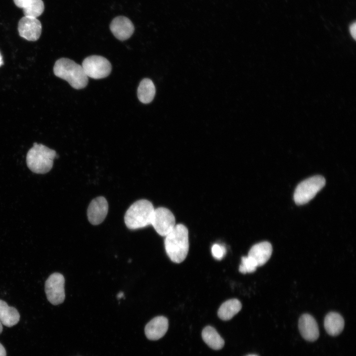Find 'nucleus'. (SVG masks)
I'll return each mask as SVG.
<instances>
[{
	"instance_id": "f257e3e1",
	"label": "nucleus",
	"mask_w": 356,
	"mask_h": 356,
	"mask_svg": "<svg viewBox=\"0 0 356 356\" xmlns=\"http://www.w3.org/2000/svg\"><path fill=\"white\" fill-rule=\"evenodd\" d=\"M165 237V250L169 258L176 263L183 262L189 250L188 231L186 227L182 224H177Z\"/></svg>"
},
{
	"instance_id": "f03ea898",
	"label": "nucleus",
	"mask_w": 356,
	"mask_h": 356,
	"mask_svg": "<svg viewBox=\"0 0 356 356\" xmlns=\"http://www.w3.org/2000/svg\"><path fill=\"white\" fill-rule=\"evenodd\" d=\"M54 75L67 82L76 89L84 88L88 84V77L82 65L67 58L58 59L53 66Z\"/></svg>"
},
{
	"instance_id": "7ed1b4c3",
	"label": "nucleus",
	"mask_w": 356,
	"mask_h": 356,
	"mask_svg": "<svg viewBox=\"0 0 356 356\" xmlns=\"http://www.w3.org/2000/svg\"><path fill=\"white\" fill-rule=\"evenodd\" d=\"M56 152L42 144L35 142L28 151L26 163L29 169L36 174H45L52 168Z\"/></svg>"
},
{
	"instance_id": "20e7f679",
	"label": "nucleus",
	"mask_w": 356,
	"mask_h": 356,
	"mask_svg": "<svg viewBox=\"0 0 356 356\" xmlns=\"http://www.w3.org/2000/svg\"><path fill=\"white\" fill-rule=\"evenodd\" d=\"M154 208L149 201L141 199L134 202L127 210L124 221L130 229L143 228L151 224Z\"/></svg>"
},
{
	"instance_id": "39448f33",
	"label": "nucleus",
	"mask_w": 356,
	"mask_h": 356,
	"mask_svg": "<svg viewBox=\"0 0 356 356\" xmlns=\"http://www.w3.org/2000/svg\"><path fill=\"white\" fill-rule=\"evenodd\" d=\"M325 179L315 176L300 182L295 189L294 200L297 205H303L312 200L325 185Z\"/></svg>"
},
{
	"instance_id": "423d86ee",
	"label": "nucleus",
	"mask_w": 356,
	"mask_h": 356,
	"mask_svg": "<svg viewBox=\"0 0 356 356\" xmlns=\"http://www.w3.org/2000/svg\"><path fill=\"white\" fill-rule=\"evenodd\" d=\"M82 66L87 76L94 79L105 78L111 71L110 62L98 55L87 57L83 60Z\"/></svg>"
},
{
	"instance_id": "0eeeda50",
	"label": "nucleus",
	"mask_w": 356,
	"mask_h": 356,
	"mask_svg": "<svg viewBox=\"0 0 356 356\" xmlns=\"http://www.w3.org/2000/svg\"><path fill=\"white\" fill-rule=\"evenodd\" d=\"M64 283L63 275L58 272L51 274L46 280L45 292L47 299L52 305H57L64 302L65 297Z\"/></svg>"
},
{
	"instance_id": "6e6552de",
	"label": "nucleus",
	"mask_w": 356,
	"mask_h": 356,
	"mask_svg": "<svg viewBox=\"0 0 356 356\" xmlns=\"http://www.w3.org/2000/svg\"><path fill=\"white\" fill-rule=\"evenodd\" d=\"M151 225L159 235L166 236L176 225L175 216L166 208H157L154 209Z\"/></svg>"
},
{
	"instance_id": "1a4fd4ad",
	"label": "nucleus",
	"mask_w": 356,
	"mask_h": 356,
	"mask_svg": "<svg viewBox=\"0 0 356 356\" xmlns=\"http://www.w3.org/2000/svg\"><path fill=\"white\" fill-rule=\"evenodd\" d=\"M18 30L20 37L29 41H36L41 35L42 24L37 18L24 16L19 21Z\"/></svg>"
},
{
	"instance_id": "9d476101",
	"label": "nucleus",
	"mask_w": 356,
	"mask_h": 356,
	"mask_svg": "<svg viewBox=\"0 0 356 356\" xmlns=\"http://www.w3.org/2000/svg\"><path fill=\"white\" fill-rule=\"evenodd\" d=\"M108 210V202L104 197L99 196L93 199L87 211L89 222L93 225L100 224L106 218Z\"/></svg>"
},
{
	"instance_id": "9b49d317",
	"label": "nucleus",
	"mask_w": 356,
	"mask_h": 356,
	"mask_svg": "<svg viewBox=\"0 0 356 356\" xmlns=\"http://www.w3.org/2000/svg\"><path fill=\"white\" fill-rule=\"evenodd\" d=\"M110 29L113 35L120 41L130 38L134 30L132 22L127 17L119 16L114 18L110 25Z\"/></svg>"
},
{
	"instance_id": "f8f14e48",
	"label": "nucleus",
	"mask_w": 356,
	"mask_h": 356,
	"mask_svg": "<svg viewBox=\"0 0 356 356\" xmlns=\"http://www.w3.org/2000/svg\"><path fill=\"white\" fill-rule=\"evenodd\" d=\"M168 326V320L166 317L156 316L146 325L144 329L145 335L149 340H158L166 334Z\"/></svg>"
},
{
	"instance_id": "ddd939ff",
	"label": "nucleus",
	"mask_w": 356,
	"mask_h": 356,
	"mask_svg": "<svg viewBox=\"0 0 356 356\" xmlns=\"http://www.w3.org/2000/svg\"><path fill=\"white\" fill-rule=\"evenodd\" d=\"M299 329L302 337L309 341H314L319 336V330L315 319L309 314H304L299 318Z\"/></svg>"
},
{
	"instance_id": "4468645a",
	"label": "nucleus",
	"mask_w": 356,
	"mask_h": 356,
	"mask_svg": "<svg viewBox=\"0 0 356 356\" xmlns=\"http://www.w3.org/2000/svg\"><path fill=\"white\" fill-rule=\"evenodd\" d=\"M272 251L271 244L267 241H263L254 245L250 249L248 256L259 267L267 262L271 255Z\"/></svg>"
},
{
	"instance_id": "2eb2a0df",
	"label": "nucleus",
	"mask_w": 356,
	"mask_h": 356,
	"mask_svg": "<svg viewBox=\"0 0 356 356\" xmlns=\"http://www.w3.org/2000/svg\"><path fill=\"white\" fill-rule=\"evenodd\" d=\"M19 319L20 314L17 309L0 299V320L2 325L10 327L16 325Z\"/></svg>"
},
{
	"instance_id": "dca6fc26",
	"label": "nucleus",
	"mask_w": 356,
	"mask_h": 356,
	"mask_svg": "<svg viewBox=\"0 0 356 356\" xmlns=\"http://www.w3.org/2000/svg\"><path fill=\"white\" fill-rule=\"evenodd\" d=\"M324 326L328 334L331 336H336L342 331L344 327V320L339 313L330 312L324 318Z\"/></svg>"
},
{
	"instance_id": "f3484780",
	"label": "nucleus",
	"mask_w": 356,
	"mask_h": 356,
	"mask_svg": "<svg viewBox=\"0 0 356 356\" xmlns=\"http://www.w3.org/2000/svg\"><path fill=\"white\" fill-rule=\"evenodd\" d=\"M241 308V303L238 300L230 299L222 304L218 311V315L221 319L228 320L237 314Z\"/></svg>"
},
{
	"instance_id": "a211bd4d",
	"label": "nucleus",
	"mask_w": 356,
	"mask_h": 356,
	"mask_svg": "<svg viewBox=\"0 0 356 356\" xmlns=\"http://www.w3.org/2000/svg\"><path fill=\"white\" fill-rule=\"evenodd\" d=\"M202 337L208 346L214 350H220L224 346L223 339L216 330L211 326H207L203 329L202 332Z\"/></svg>"
},
{
	"instance_id": "6ab92c4d",
	"label": "nucleus",
	"mask_w": 356,
	"mask_h": 356,
	"mask_svg": "<svg viewBox=\"0 0 356 356\" xmlns=\"http://www.w3.org/2000/svg\"><path fill=\"white\" fill-rule=\"evenodd\" d=\"M155 94V87L149 79L141 80L137 88V97L139 100L145 104L150 103Z\"/></svg>"
},
{
	"instance_id": "aec40b11",
	"label": "nucleus",
	"mask_w": 356,
	"mask_h": 356,
	"mask_svg": "<svg viewBox=\"0 0 356 356\" xmlns=\"http://www.w3.org/2000/svg\"><path fill=\"white\" fill-rule=\"evenodd\" d=\"M44 4L42 0H32L24 8L23 13L25 16L37 18L44 10Z\"/></svg>"
},
{
	"instance_id": "412c9836",
	"label": "nucleus",
	"mask_w": 356,
	"mask_h": 356,
	"mask_svg": "<svg viewBox=\"0 0 356 356\" xmlns=\"http://www.w3.org/2000/svg\"><path fill=\"white\" fill-rule=\"evenodd\" d=\"M258 267L256 263L249 256L242 257L239 271L242 273L254 272Z\"/></svg>"
},
{
	"instance_id": "4be33fe9",
	"label": "nucleus",
	"mask_w": 356,
	"mask_h": 356,
	"mask_svg": "<svg viewBox=\"0 0 356 356\" xmlns=\"http://www.w3.org/2000/svg\"><path fill=\"white\" fill-rule=\"evenodd\" d=\"M212 254L214 258L218 260H222L225 255V247L218 244H214L211 248Z\"/></svg>"
},
{
	"instance_id": "5701e85b",
	"label": "nucleus",
	"mask_w": 356,
	"mask_h": 356,
	"mask_svg": "<svg viewBox=\"0 0 356 356\" xmlns=\"http://www.w3.org/2000/svg\"><path fill=\"white\" fill-rule=\"evenodd\" d=\"M32 0H13L15 4L19 8L26 7Z\"/></svg>"
},
{
	"instance_id": "b1692460",
	"label": "nucleus",
	"mask_w": 356,
	"mask_h": 356,
	"mask_svg": "<svg viewBox=\"0 0 356 356\" xmlns=\"http://www.w3.org/2000/svg\"><path fill=\"white\" fill-rule=\"evenodd\" d=\"M356 23L354 22L350 27V31L351 34V35L352 37L354 38V39H356Z\"/></svg>"
},
{
	"instance_id": "393cba45",
	"label": "nucleus",
	"mask_w": 356,
	"mask_h": 356,
	"mask_svg": "<svg viewBox=\"0 0 356 356\" xmlns=\"http://www.w3.org/2000/svg\"><path fill=\"white\" fill-rule=\"evenodd\" d=\"M0 356H6V353L4 347L0 343Z\"/></svg>"
},
{
	"instance_id": "a878e982",
	"label": "nucleus",
	"mask_w": 356,
	"mask_h": 356,
	"mask_svg": "<svg viewBox=\"0 0 356 356\" xmlns=\"http://www.w3.org/2000/svg\"><path fill=\"white\" fill-rule=\"evenodd\" d=\"M124 297V293L122 292H120L118 293L117 295V297L118 299H120Z\"/></svg>"
},
{
	"instance_id": "bb28decb",
	"label": "nucleus",
	"mask_w": 356,
	"mask_h": 356,
	"mask_svg": "<svg viewBox=\"0 0 356 356\" xmlns=\"http://www.w3.org/2000/svg\"><path fill=\"white\" fill-rule=\"evenodd\" d=\"M3 60H2V57L0 52V66L3 64Z\"/></svg>"
},
{
	"instance_id": "cd10ccee",
	"label": "nucleus",
	"mask_w": 356,
	"mask_h": 356,
	"mask_svg": "<svg viewBox=\"0 0 356 356\" xmlns=\"http://www.w3.org/2000/svg\"><path fill=\"white\" fill-rule=\"evenodd\" d=\"M2 329H3V328H2V323L1 322V321H0V334L1 333V332H2Z\"/></svg>"
},
{
	"instance_id": "c85d7f7f",
	"label": "nucleus",
	"mask_w": 356,
	"mask_h": 356,
	"mask_svg": "<svg viewBox=\"0 0 356 356\" xmlns=\"http://www.w3.org/2000/svg\"><path fill=\"white\" fill-rule=\"evenodd\" d=\"M258 356L255 355H248V356Z\"/></svg>"
}]
</instances>
